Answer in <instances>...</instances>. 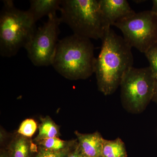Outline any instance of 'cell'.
Instances as JSON below:
<instances>
[{
  "instance_id": "cell-1",
  "label": "cell",
  "mask_w": 157,
  "mask_h": 157,
  "mask_svg": "<svg viewBox=\"0 0 157 157\" xmlns=\"http://www.w3.org/2000/svg\"><path fill=\"white\" fill-rule=\"evenodd\" d=\"M102 42L94 73L98 90L107 96L120 86L126 73L133 67L134 59L131 45L112 29L108 31Z\"/></svg>"
},
{
  "instance_id": "cell-2",
  "label": "cell",
  "mask_w": 157,
  "mask_h": 157,
  "mask_svg": "<svg viewBox=\"0 0 157 157\" xmlns=\"http://www.w3.org/2000/svg\"><path fill=\"white\" fill-rule=\"evenodd\" d=\"M90 39L73 35L59 40L52 66L70 80L86 79L95 73L96 58Z\"/></svg>"
},
{
  "instance_id": "cell-3",
  "label": "cell",
  "mask_w": 157,
  "mask_h": 157,
  "mask_svg": "<svg viewBox=\"0 0 157 157\" xmlns=\"http://www.w3.org/2000/svg\"><path fill=\"white\" fill-rule=\"evenodd\" d=\"M60 11L61 22L79 36L102 40L111 28L98 0H62Z\"/></svg>"
},
{
  "instance_id": "cell-4",
  "label": "cell",
  "mask_w": 157,
  "mask_h": 157,
  "mask_svg": "<svg viewBox=\"0 0 157 157\" xmlns=\"http://www.w3.org/2000/svg\"><path fill=\"white\" fill-rule=\"evenodd\" d=\"M0 14V55L10 58L25 48L37 29L28 11H21L11 0L3 1Z\"/></svg>"
},
{
  "instance_id": "cell-5",
  "label": "cell",
  "mask_w": 157,
  "mask_h": 157,
  "mask_svg": "<svg viewBox=\"0 0 157 157\" xmlns=\"http://www.w3.org/2000/svg\"><path fill=\"white\" fill-rule=\"evenodd\" d=\"M155 81L149 67L131 68L120 85L121 101L124 108L132 113L143 112L152 100Z\"/></svg>"
},
{
  "instance_id": "cell-6",
  "label": "cell",
  "mask_w": 157,
  "mask_h": 157,
  "mask_svg": "<svg viewBox=\"0 0 157 157\" xmlns=\"http://www.w3.org/2000/svg\"><path fill=\"white\" fill-rule=\"evenodd\" d=\"M113 25L131 47L145 54L157 44V15L151 11L135 12Z\"/></svg>"
},
{
  "instance_id": "cell-7",
  "label": "cell",
  "mask_w": 157,
  "mask_h": 157,
  "mask_svg": "<svg viewBox=\"0 0 157 157\" xmlns=\"http://www.w3.org/2000/svg\"><path fill=\"white\" fill-rule=\"evenodd\" d=\"M61 23L56 13L48 15L47 21L36 29L26 46L28 56L34 66H52L59 41Z\"/></svg>"
},
{
  "instance_id": "cell-8",
  "label": "cell",
  "mask_w": 157,
  "mask_h": 157,
  "mask_svg": "<svg viewBox=\"0 0 157 157\" xmlns=\"http://www.w3.org/2000/svg\"><path fill=\"white\" fill-rule=\"evenodd\" d=\"M101 11L110 26L135 11L126 0H99Z\"/></svg>"
},
{
  "instance_id": "cell-9",
  "label": "cell",
  "mask_w": 157,
  "mask_h": 157,
  "mask_svg": "<svg viewBox=\"0 0 157 157\" xmlns=\"http://www.w3.org/2000/svg\"><path fill=\"white\" fill-rule=\"evenodd\" d=\"M77 137L78 146L86 157H103L104 138L98 132L92 134H82L74 132Z\"/></svg>"
},
{
  "instance_id": "cell-10",
  "label": "cell",
  "mask_w": 157,
  "mask_h": 157,
  "mask_svg": "<svg viewBox=\"0 0 157 157\" xmlns=\"http://www.w3.org/2000/svg\"><path fill=\"white\" fill-rule=\"evenodd\" d=\"M62 2V0H31L27 11L36 23L45 16L60 11Z\"/></svg>"
},
{
  "instance_id": "cell-11",
  "label": "cell",
  "mask_w": 157,
  "mask_h": 157,
  "mask_svg": "<svg viewBox=\"0 0 157 157\" xmlns=\"http://www.w3.org/2000/svg\"><path fill=\"white\" fill-rule=\"evenodd\" d=\"M37 145L31 138L16 134L9 144V157H30L31 153L38 152Z\"/></svg>"
},
{
  "instance_id": "cell-12",
  "label": "cell",
  "mask_w": 157,
  "mask_h": 157,
  "mask_svg": "<svg viewBox=\"0 0 157 157\" xmlns=\"http://www.w3.org/2000/svg\"><path fill=\"white\" fill-rule=\"evenodd\" d=\"M41 123L39 126V133L33 141L35 143L48 138L59 137L61 135L60 127L50 117L40 118Z\"/></svg>"
},
{
  "instance_id": "cell-13",
  "label": "cell",
  "mask_w": 157,
  "mask_h": 157,
  "mask_svg": "<svg viewBox=\"0 0 157 157\" xmlns=\"http://www.w3.org/2000/svg\"><path fill=\"white\" fill-rule=\"evenodd\" d=\"M39 147L52 151H59L76 147L78 144L77 139L63 140L59 137L48 138L36 143Z\"/></svg>"
},
{
  "instance_id": "cell-14",
  "label": "cell",
  "mask_w": 157,
  "mask_h": 157,
  "mask_svg": "<svg viewBox=\"0 0 157 157\" xmlns=\"http://www.w3.org/2000/svg\"><path fill=\"white\" fill-rule=\"evenodd\" d=\"M103 157H127L125 145L119 137L114 140L104 139L103 142Z\"/></svg>"
},
{
  "instance_id": "cell-15",
  "label": "cell",
  "mask_w": 157,
  "mask_h": 157,
  "mask_svg": "<svg viewBox=\"0 0 157 157\" xmlns=\"http://www.w3.org/2000/svg\"><path fill=\"white\" fill-rule=\"evenodd\" d=\"M37 123L33 119H27L21 123L17 131V134L31 138L36 131Z\"/></svg>"
},
{
  "instance_id": "cell-16",
  "label": "cell",
  "mask_w": 157,
  "mask_h": 157,
  "mask_svg": "<svg viewBox=\"0 0 157 157\" xmlns=\"http://www.w3.org/2000/svg\"><path fill=\"white\" fill-rule=\"evenodd\" d=\"M149 63V67L155 79L157 81V44L145 53Z\"/></svg>"
},
{
  "instance_id": "cell-17",
  "label": "cell",
  "mask_w": 157,
  "mask_h": 157,
  "mask_svg": "<svg viewBox=\"0 0 157 157\" xmlns=\"http://www.w3.org/2000/svg\"><path fill=\"white\" fill-rule=\"evenodd\" d=\"M74 148L62 151H55L45 149L39 147L38 152L36 157H67Z\"/></svg>"
},
{
  "instance_id": "cell-18",
  "label": "cell",
  "mask_w": 157,
  "mask_h": 157,
  "mask_svg": "<svg viewBox=\"0 0 157 157\" xmlns=\"http://www.w3.org/2000/svg\"><path fill=\"white\" fill-rule=\"evenodd\" d=\"M67 157H86L82 152L80 147L78 146V144L77 146L68 155Z\"/></svg>"
},
{
  "instance_id": "cell-19",
  "label": "cell",
  "mask_w": 157,
  "mask_h": 157,
  "mask_svg": "<svg viewBox=\"0 0 157 157\" xmlns=\"http://www.w3.org/2000/svg\"><path fill=\"white\" fill-rule=\"evenodd\" d=\"M7 136L6 132H5V131L1 128V132H0V142L1 144H3L5 142L7 139Z\"/></svg>"
},
{
  "instance_id": "cell-20",
  "label": "cell",
  "mask_w": 157,
  "mask_h": 157,
  "mask_svg": "<svg viewBox=\"0 0 157 157\" xmlns=\"http://www.w3.org/2000/svg\"><path fill=\"white\" fill-rule=\"evenodd\" d=\"M153 6L151 11L157 15V0L152 1Z\"/></svg>"
},
{
  "instance_id": "cell-21",
  "label": "cell",
  "mask_w": 157,
  "mask_h": 157,
  "mask_svg": "<svg viewBox=\"0 0 157 157\" xmlns=\"http://www.w3.org/2000/svg\"><path fill=\"white\" fill-rule=\"evenodd\" d=\"M152 101H155V102L157 103V81H155V87L154 90V94L153 97Z\"/></svg>"
},
{
  "instance_id": "cell-22",
  "label": "cell",
  "mask_w": 157,
  "mask_h": 157,
  "mask_svg": "<svg viewBox=\"0 0 157 157\" xmlns=\"http://www.w3.org/2000/svg\"><path fill=\"white\" fill-rule=\"evenodd\" d=\"M0 157H8L7 155H6L4 153L1 152V156Z\"/></svg>"
}]
</instances>
